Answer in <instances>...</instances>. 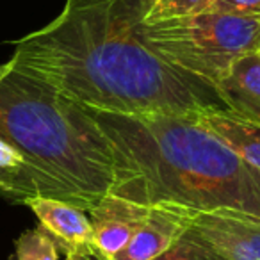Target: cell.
Wrapping results in <instances>:
<instances>
[{
    "label": "cell",
    "instance_id": "obj_1",
    "mask_svg": "<svg viewBox=\"0 0 260 260\" xmlns=\"http://www.w3.org/2000/svg\"><path fill=\"white\" fill-rule=\"evenodd\" d=\"M145 0H66L55 20L16 40L11 62L84 107L130 116L219 107L207 84L146 45Z\"/></svg>",
    "mask_w": 260,
    "mask_h": 260
},
{
    "label": "cell",
    "instance_id": "obj_2",
    "mask_svg": "<svg viewBox=\"0 0 260 260\" xmlns=\"http://www.w3.org/2000/svg\"><path fill=\"white\" fill-rule=\"evenodd\" d=\"M109 141V194L192 212L235 210L260 217V171L191 114L130 116L86 107Z\"/></svg>",
    "mask_w": 260,
    "mask_h": 260
},
{
    "label": "cell",
    "instance_id": "obj_3",
    "mask_svg": "<svg viewBox=\"0 0 260 260\" xmlns=\"http://www.w3.org/2000/svg\"><path fill=\"white\" fill-rule=\"evenodd\" d=\"M0 139L27 160L43 198L87 212L111 191V146L87 109L9 61L0 64Z\"/></svg>",
    "mask_w": 260,
    "mask_h": 260
},
{
    "label": "cell",
    "instance_id": "obj_4",
    "mask_svg": "<svg viewBox=\"0 0 260 260\" xmlns=\"http://www.w3.org/2000/svg\"><path fill=\"white\" fill-rule=\"evenodd\" d=\"M143 36L164 62L214 89L234 62L258 52L260 22L202 13L145 23Z\"/></svg>",
    "mask_w": 260,
    "mask_h": 260
},
{
    "label": "cell",
    "instance_id": "obj_5",
    "mask_svg": "<svg viewBox=\"0 0 260 260\" xmlns=\"http://www.w3.org/2000/svg\"><path fill=\"white\" fill-rule=\"evenodd\" d=\"M191 232L228 260H260V217L235 210L192 212Z\"/></svg>",
    "mask_w": 260,
    "mask_h": 260
},
{
    "label": "cell",
    "instance_id": "obj_6",
    "mask_svg": "<svg viewBox=\"0 0 260 260\" xmlns=\"http://www.w3.org/2000/svg\"><path fill=\"white\" fill-rule=\"evenodd\" d=\"M25 205L38 217L41 228L68 256H98L93 244V226L86 210L54 198H32L25 202Z\"/></svg>",
    "mask_w": 260,
    "mask_h": 260
},
{
    "label": "cell",
    "instance_id": "obj_7",
    "mask_svg": "<svg viewBox=\"0 0 260 260\" xmlns=\"http://www.w3.org/2000/svg\"><path fill=\"white\" fill-rule=\"evenodd\" d=\"M150 205L107 194L87 210L93 226V244L102 260L111 258L123 249L132 235L145 223Z\"/></svg>",
    "mask_w": 260,
    "mask_h": 260
},
{
    "label": "cell",
    "instance_id": "obj_8",
    "mask_svg": "<svg viewBox=\"0 0 260 260\" xmlns=\"http://www.w3.org/2000/svg\"><path fill=\"white\" fill-rule=\"evenodd\" d=\"M191 228V210L178 205H150L145 223L126 246L107 260H153Z\"/></svg>",
    "mask_w": 260,
    "mask_h": 260
},
{
    "label": "cell",
    "instance_id": "obj_9",
    "mask_svg": "<svg viewBox=\"0 0 260 260\" xmlns=\"http://www.w3.org/2000/svg\"><path fill=\"white\" fill-rule=\"evenodd\" d=\"M221 104L235 116L260 126V54L253 52L234 62L214 87Z\"/></svg>",
    "mask_w": 260,
    "mask_h": 260
},
{
    "label": "cell",
    "instance_id": "obj_10",
    "mask_svg": "<svg viewBox=\"0 0 260 260\" xmlns=\"http://www.w3.org/2000/svg\"><path fill=\"white\" fill-rule=\"evenodd\" d=\"M194 118L205 128L226 143L235 153L260 171V126L235 116L224 107H207L194 112Z\"/></svg>",
    "mask_w": 260,
    "mask_h": 260
},
{
    "label": "cell",
    "instance_id": "obj_11",
    "mask_svg": "<svg viewBox=\"0 0 260 260\" xmlns=\"http://www.w3.org/2000/svg\"><path fill=\"white\" fill-rule=\"evenodd\" d=\"M0 194L16 203L43 198L40 182L27 160L0 139Z\"/></svg>",
    "mask_w": 260,
    "mask_h": 260
},
{
    "label": "cell",
    "instance_id": "obj_12",
    "mask_svg": "<svg viewBox=\"0 0 260 260\" xmlns=\"http://www.w3.org/2000/svg\"><path fill=\"white\" fill-rule=\"evenodd\" d=\"M216 0H145V23L207 13Z\"/></svg>",
    "mask_w": 260,
    "mask_h": 260
},
{
    "label": "cell",
    "instance_id": "obj_13",
    "mask_svg": "<svg viewBox=\"0 0 260 260\" xmlns=\"http://www.w3.org/2000/svg\"><path fill=\"white\" fill-rule=\"evenodd\" d=\"M57 248L55 241L43 228H34L16 239L15 255L16 260H59Z\"/></svg>",
    "mask_w": 260,
    "mask_h": 260
},
{
    "label": "cell",
    "instance_id": "obj_14",
    "mask_svg": "<svg viewBox=\"0 0 260 260\" xmlns=\"http://www.w3.org/2000/svg\"><path fill=\"white\" fill-rule=\"evenodd\" d=\"M153 260H228L221 253H217L212 246L200 239L194 232H185L168 251Z\"/></svg>",
    "mask_w": 260,
    "mask_h": 260
},
{
    "label": "cell",
    "instance_id": "obj_15",
    "mask_svg": "<svg viewBox=\"0 0 260 260\" xmlns=\"http://www.w3.org/2000/svg\"><path fill=\"white\" fill-rule=\"evenodd\" d=\"M207 13L260 22V0H216Z\"/></svg>",
    "mask_w": 260,
    "mask_h": 260
},
{
    "label": "cell",
    "instance_id": "obj_16",
    "mask_svg": "<svg viewBox=\"0 0 260 260\" xmlns=\"http://www.w3.org/2000/svg\"><path fill=\"white\" fill-rule=\"evenodd\" d=\"M68 260H79V258H75V256H68Z\"/></svg>",
    "mask_w": 260,
    "mask_h": 260
},
{
    "label": "cell",
    "instance_id": "obj_17",
    "mask_svg": "<svg viewBox=\"0 0 260 260\" xmlns=\"http://www.w3.org/2000/svg\"><path fill=\"white\" fill-rule=\"evenodd\" d=\"M258 54H260V43H258Z\"/></svg>",
    "mask_w": 260,
    "mask_h": 260
}]
</instances>
